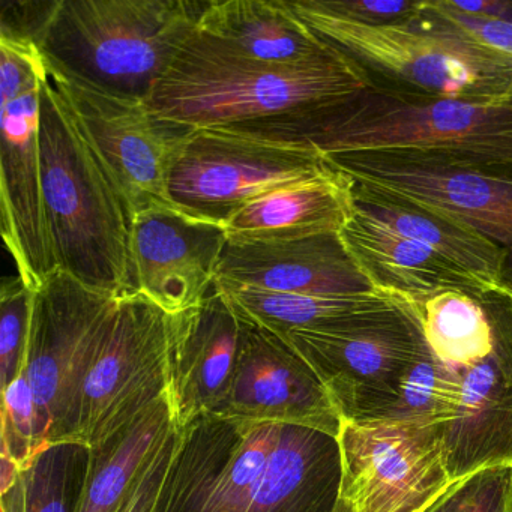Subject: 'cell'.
<instances>
[{
    "instance_id": "1",
    "label": "cell",
    "mask_w": 512,
    "mask_h": 512,
    "mask_svg": "<svg viewBox=\"0 0 512 512\" xmlns=\"http://www.w3.org/2000/svg\"><path fill=\"white\" fill-rule=\"evenodd\" d=\"M245 136L314 149L415 151L512 166V89L478 98L416 97L376 86L353 100L248 122Z\"/></svg>"
},
{
    "instance_id": "2",
    "label": "cell",
    "mask_w": 512,
    "mask_h": 512,
    "mask_svg": "<svg viewBox=\"0 0 512 512\" xmlns=\"http://www.w3.org/2000/svg\"><path fill=\"white\" fill-rule=\"evenodd\" d=\"M40 148L58 269L97 292L136 295L133 209L49 73L41 85Z\"/></svg>"
},
{
    "instance_id": "3",
    "label": "cell",
    "mask_w": 512,
    "mask_h": 512,
    "mask_svg": "<svg viewBox=\"0 0 512 512\" xmlns=\"http://www.w3.org/2000/svg\"><path fill=\"white\" fill-rule=\"evenodd\" d=\"M374 88L368 74L337 50L308 64H268L238 55L196 28L148 106L193 128L226 127L353 100Z\"/></svg>"
},
{
    "instance_id": "4",
    "label": "cell",
    "mask_w": 512,
    "mask_h": 512,
    "mask_svg": "<svg viewBox=\"0 0 512 512\" xmlns=\"http://www.w3.org/2000/svg\"><path fill=\"white\" fill-rule=\"evenodd\" d=\"M199 0H58L40 50L47 67L113 97L146 101L196 31Z\"/></svg>"
},
{
    "instance_id": "5",
    "label": "cell",
    "mask_w": 512,
    "mask_h": 512,
    "mask_svg": "<svg viewBox=\"0 0 512 512\" xmlns=\"http://www.w3.org/2000/svg\"><path fill=\"white\" fill-rule=\"evenodd\" d=\"M287 2L320 40L355 62L380 88L439 100L512 89L511 65L413 19L370 25L332 13L319 0Z\"/></svg>"
},
{
    "instance_id": "6",
    "label": "cell",
    "mask_w": 512,
    "mask_h": 512,
    "mask_svg": "<svg viewBox=\"0 0 512 512\" xmlns=\"http://www.w3.org/2000/svg\"><path fill=\"white\" fill-rule=\"evenodd\" d=\"M47 62L35 44L0 38V217L19 277L40 289L58 271L41 185V85Z\"/></svg>"
},
{
    "instance_id": "7",
    "label": "cell",
    "mask_w": 512,
    "mask_h": 512,
    "mask_svg": "<svg viewBox=\"0 0 512 512\" xmlns=\"http://www.w3.org/2000/svg\"><path fill=\"white\" fill-rule=\"evenodd\" d=\"M326 163L385 199L460 221L502 248L512 289V166L415 151L329 155Z\"/></svg>"
},
{
    "instance_id": "8",
    "label": "cell",
    "mask_w": 512,
    "mask_h": 512,
    "mask_svg": "<svg viewBox=\"0 0 512 512\" xmlns=\"http://www.w3.org/2000/svg\"><path fill=\"white\" fill-rule=\"evenodd\" d=\"M119 302L61 269L35 290L25 376L49 445L74 442L83 383Z\"/></svg>"
},
{
    "instance_id": "9",
    "label": "cell",
    "mask_w": 512,
    "mask_h": 512,
    "mask_svg": "<svg viewBox=\"0 0 512 512\" xmlns=\"http://www.w3.org/2000/svg\"><path fill=\"white\" fill-rule=\"evenodd\" d=\"M395 307L328 331L284 337L316 371L343 422L383 421L401 383L427 352L418 319L403 298Z\"/></svg>"
},
{
    "instance_id": "10",
    "label": "cell",
    "mask_w": 512,
    "mask_h": 512,
    "mask_svg": "<svg viewBox=\"0 0 512 512\" xmlns=\"http://www.w3.org/2000/svg\"><path fill=\"white\" fill-rule=\"evenodd\" d=\"M328 169L314 149L196 128L170 167L167 196L179 211L226 227L260 197Z\"/></svg>"
},
{
    "instance_id": "11",
    "label": "cell",
    "mask_w": 512,
    "mask_h": 512,
    "mask_svg": "<svg viewBox=\"0 0 512 512\" xmlns=\"http://www.w3.org/2000/svg\"><path fill=\"white\" fill-rule=\"evenodd\" d=\"M170 314L142 293L119 302L80 394L74 442L95 448L169 392Z\"/></svg>"
},
{
    "instance_id": "12",
    "label": "cell",
    "mask_w": 512,
    "mask_h": 512,
    "mask_svg": "<svg viewBox=\"0 0 512 512\" xmlns=\"http://www.w3.org/2000/svg\"><path fill=\"white\" fill-rule=\"evenodd\" d=\"M286 424L205 413L178 428L157 512H248Z\"/></svg>"
},
{
    "instance_id": "13",
    "label": "cell",
    "mask_w": 512,
    "mask_h": 512,
    "mask_svg": "<svg viewBox=\"0 0 512 512\" xmlns=\"http://www.w3.org/2000/svg\"><path fill=\"white\" fill-rule=\"evenodd\" d=\"M338 442L355 512H422L452 484L436 425L343 422Z\"/></svg>"
},
{
    "instance_id": "14",
    "label": "cell",
    "mask_w": 512,
    "mask_h": 512,
    "mask_svg": "<svg viewBox=\"0 0 512 512\" xmlns=\"http://www.w3.org/2000/svg\"><path fill=\"white\" fill-rule=\"evenodd\" d=\"M49 74L124 191L134 217L173 206L167 196L170 167L196 128L161 118L146 101L104 94L50 68Z\"/></svg>"
},
{
    "instance_id": "15",
    "label": "cell",
    "mask_w": 512,
    "mask_h": 512,
    "mask_svg": "<svg viewBox=\"0 0 512 512\" xmlns=\"http://www.w3.org/2000/svg\"><path fill=\"white\" fill-rule=\"evenodd\" d=\"M239 317L238 364L229 397L217 415L340 436L343 418L311 365L289 341L242 314Z\"/></svg>"
},
{
    "instance_id": "16",
    "label": "cell",
    "mask_w": 512,
    "mask_h": 512,
    "mask_svg": "<svg viewBox=\"0 0 512 512\" xmlns=\"http://www.w3.org/2000/svg\"><path fill=\"white\" fill-rule=\"evenodd\" d=\"M496 317L493 350L466 367L457 406L440 425L443 460L451 481L485 467H512V301L490 298Z\"/></svg>"
},
{
    "instance_id": "17",
    "label": "cell",
    "mask_w": 512,
    "mask_h": 512,
    "mask_svg": "<svg viewBox=\"0 0 512 512\" xmlns=\"http://www.w3.org/2000/svg\"><path fill=\"white\" fill-rule=\"evenodd\" d=\"M227 241L226 227L173 206L140 212L131 244L137 293L170 316L196 307L215 286Z\"/></svg>"
},
{
    "instance_id": "18",
    "label": "cell",
    "mask_w": 512,
    "mask_h": 512,
    "mask_svg": "<svg viewBox=\"0 0 512 512\" xmlns=\"http://www.w3.org/2000/svg\"><path fill=\"white\" fill-rule=\"evenodd\" d=\"M242 322L217 286L190 310L170 316L169 401L176 428L217 413L229 397Z\"/></svg>"
},
{
    "instance_id": "19",
    "label": "cell",
    "mask_w": 512,
    "mask_h": 512,
    "mask_svg": "<svg viewBox=\"0 0 512 512\" xmlns=\"http://www.w3.org/2000/svg\"><path fill=\"white\" fill-rule=\"evenodd\" d=\"M217 280L290 295L380 293L347 253L340 233L284 241L229 239L218 266Z\"/></svg>"
},
{
    "instance_id": "20",
    "label": "cell",
    "mask_w": 512,
    "mask_h": 512,
    "mask_svg": "<svg viewBox=\"0 0 512 512\" xmlns=\"http://www.w3.org/2000/svg\"><path fill=\"white\" fill-rule=\"evenodd\" d=\"M341 241L377 292L421 299L443 290L481 296L466 274L430 248L398 235L358 208L340 232Z\"/></svg>"
},
{
    "instance_id": "21",
    "label": "cell",
    "mask_w": 512,
    "mask_h": 512,
    "mask_svg": "<svg viewBox=\"0 0 512 512\" xmlns=\"http://www.w3.org/2000/svg\"><path fill=\"white\" fill-rule=\"evenodd\" d=\"M355 206L383 226L419 242L460 269L478 287L482 298L512 299L508 259L481 233L445 215L394 202L353 184Z\"/></svg>"
},
{
    "instance_id": "22",
    "label": "cell",
    "mask_w": 512,
    "mask_h": 512,
    "mask_svg": "<svg viewBox=\"0 0 512 512\" xmlns=\"http://www.w3.org/2000/svg\"><path fill=\"white\" fill-rule=\"evenodd\" d=\"M197 31L238 55L268 64H308L335 53L287 0H208Z\"/></svg>"
},
{
    "instance_id": "23",
    "label": "cell",
    "mask_w": 512,
    "mask_h": 512,
    "mask_svg": "<svg viewBox=\"0 0 512 512\" xmlns=\"http://www.w3.org/2000/svg\"><path fill=\"white\" fill-rule=\"evenodd\" d=\"M355 209L353 182L328 170L272 191L242 209L226 226L235 241H284L340 233Z\"/></svg>"
},
{
    "instance_id": "24",
    "label": "cell",
    "mask_w": 512,
    "mask_h": 512,
    "mask_svg": "<svg viewBox=\"0 0 512 512\" xmlns=\"http://www.w3.org/2000/svg\"><path fill=\"white\" fill-rule=\"evenodd\" d=\"M341 482L338 437L284 425L265 482L248 512H334Z\"/></svg>"
},
{
    "instance_id": "25",
    "label": "cell",
    "mask_w": 512,
    "mask_h": 512,
    "mask_svg": "<svg viewBox=\"0 0 512 512\" xmlns=\"http://www.w3.org/2000/svg\"><path fill=\"white\" fill-rule=\"evenodd\" d=\"M169 394L92 449L79 512H118L149 461L175 430Z\"/></svg>"
},
{
    "instance_id": "26",
    "label": "cell",
    "mask_w": 512,
    "mask_h": 512,
    "mask_svg": "<svg viewBox=\"0 0 512 512\" xmlns=\"http://www.w3.org/2000/svg\"><path fill=\"white\" fill-rule=\"evenodd\" d=\"M239 314L281 338L293 331H328L395 307L385 293L355 296H310L268 292L215 281Z\"/></svg>"
},
{
    "instance_id": "27",
    "label": "cell",
    "mask_w": 512,
    "mask_h": 512,
    "mask_svg": "<svg viewBox=\"0 0 512 512\" xmlns=\"http://www.w3.org/2000/svg\"><path fill=\"white\" fill-rule=\"evenodd\" d=\"M403 299L418 319L431 352L449 367H466L493 350L497 325L488 298L443 290L427 298Z\"/></svg>"
},
{
    "instance_id": "28",
    "label": "cell",
    "mask_w": 512,
    "mask_h": 512,
    "mask_svg": "<svg viewBox=\"0 0 512 512\" xmlns=\"http://www.w3.org/2000/svg\"><path fill=\"white\" fill-rule=\"evenodd\" d=\"M91 457L82 442L47 445L2 488V512H79Z\"/></svg>"
},
{
    "instance_id": "29",
    "label": "cell",
    "mask_w": 512,
    "mask_h": 512,
    "mask_svg": "<svg viewBox=\"0 0 512 512\" xmlns=\"http://www.w3.org/2000/svg\"><path fill=\"white\" fill-rule=\"evenodd\" d=\"M458 394L457 370L440 361L428 347L404 377L397 401L383 421L440 427L454 412Z\"/></svg>"
},
{
    "instance_id": "30",
    "label": "cell",
    "mask_w": 512,
    "mask_h": 512,
    "mask_svg": "<svg viewBox=\"0 0 512 512\" xmlns=\"http://www.w3.org/2000/svg\"><path fill=\"white\" fill-rule=\"evenodd\" d=\"M34 290L22 278H5L0 289V383L2 389L25 373L31 340Z\"/></svg>"
},
{
    "instance_id": "31",
    "label": "cell",
    "mask_w": 512,
    "mask_h": 512,
    "mask_svg": "<svg viewBox=\"0 0 512 512\" xmlns=\"http://www.w3.org/2000/svg\"><path fill=\"white\" fill-rule=\"evenodd\" d=\"M2 457L25 469L49 443L44 440L40 412L25 373L2 389Z\"/></svg>"
},
{
    "instance_id": "32",
    "label": "cell",
    "mask_w": 512,
    "mask_h": 512,
    "mask_svg": "<svg viewBox=\"0 0 512 512\" xmlns=\"http://www.w3.org/2000/svg\"><path fill=\"white\" fill-rule=\"evenodd\" d=\"M412 19L425 28L466 41L512 67V19L463 16L443 7L442 0L419 2Z\"/></svg>"
},
{
    "instance_id": "33",
    "label": "cell",
    "mask_w": 512,
    "mask_h": 512,
    "mask_svg": "<svg viewBox=\"0 0 512 512\" xmlns=\"http://www.w3.org/2000/svg\"><path fill=\"white\" fill-rule=\"evenodd\" d=\"M422 512H512V467H485L452 482Z\"/></svg>"
},
{
    "instance_id": "34",
    "label": "cell",
    "mask_w": 512,
    "mask_h": 512,
    "mask_svg": "<svg viewBox=\"0 0 512 512\" xmlns=\"http://www.w3.org/2000/svg\"><path fill=\"white\" fill-rule=\"evenodd\" d=\"M58 0L53 2H26L4 0L0 13V38L25 41L40 49L44 29L55 11Z\"/></svg>"
},
{
    "instance_id": "35",
    "label": "cell",
    "mask_w": 512,
    "mask_h": 512,
    "mask_svg": "<svg viewBox=\"0 0 512 512\" xmlns=\"http://www.w3.org/2000/svg\"><path fill=\"white\" fill-rule=\"evenodd\" d=\"M176 439H178V428L170 433L166 442L149 461L148 466L145 467L131 490L130 496L127 497L118 512H157L158 499H160L167 469L172 461Z\"/></svg>"
},
{
    "instance_id": "36",
    "label": "cell",
    "mask_w": 512,
    "mask_h": 512,
    "mask_svg": "<svg viewBox=\"0 0 512 512\" xmlns=\"http://www.w3.org/2000/svg\"><path fill=\"white\" fill-rule=\"evenodd\" d=\"M332 13L370 25H389L412 19L419 2L409 0H319Z\"/></svg>"
},
{
    "instance_id": "37",
    "label": "cell",
    "mask_w": 512,
    "mask_h": 512,
    "mask_svg": "<svg viewBox=\"0 0 512 512\" xmlns=\"http://www.w3.org/2000/svg\"><path fill=\"white\" fill-rule=\"evenodd\" d=\"M334 512H355V508H353V505L349 502V500L341 497L340 502H338L337 508H335Z\"/></svg>"
}]
</instances>
